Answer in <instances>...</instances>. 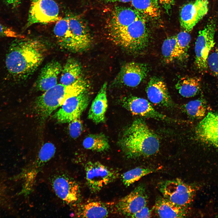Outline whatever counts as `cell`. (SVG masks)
I'll return each instance as SVG.
<instances>
[{
	"mask_svg": "<svg viewBox=\"0 0 218 218\" xmlns=\"http://www.w3.org/2000/svg\"><path fill=\"white\" fill-rule=\"evenodd\" d=\"M15 39L7 54L6 66L13 76L24 79L39 67L46 55L47 49L39 40L25 38Z\"/></svg>",
	"mask_w": 218,
	"mask_h": 218,
	"instance_id": "cell-1",
	"label": "cell"
},
{
	"mask_svg": "<svg viewBox=\"0 0 218 218\" xmlns=\"http://www.w3.org/2000/svg\"><path fill=\"white\" fill-rule=\"evenodd\" d=\"M195 133L201 141L218 147V113L209 112L197 126Z\"/></svg>",
	"mask_w": 218,
	"mask_h": 218,
	"instance_id": "cell-16",
	"label": "cell"
},
{
	"mask_svg": "<svg viewBox=\"0 0 218 218\" xmlns=\"http://www.w3.org/2000/svg\"><path fill=\"white\" fill-rule=\"evenodd\" d=\"M88 87L87 82L81 77L68 86L56 84L36 98L35 111L42 119H46L68 98L88 90Z\"/></svg>",
	"mask_w": 218,
	"mask_h": 218,
	"instance_id": "cell-5",
	"label": "cell"
},
{
	"mask_svg": "<svg viewBox=\"0 0 218 218\" xmlns=\"http://www.w3.org/2000/svg\"><path fill=\"white\" fill-rule=\"evenodd\" d=\"M59 13L58 6L53 0H31L25 27L57 22L61 18Z\"/></svg>",
	"mask_w": 218,
	"mask_h": 218,
	"instance_id": "cell-9",
	"label": "cell"
},
{
	"mask_svg": "<svg viewBox=\"0 0 218 218\" xmlns=\"http://www.w3.org/2000/svg\"><path fill=\"white\" fill-rule=\"evenodd\" d=\"M146 91L149 101L154 104L169 108L174 107L165 83L160 79L151 78Z\"/></svg>",
	"mask_w": 218,
	"mask_h": 218,
	"instance_id": "cell-17",
	"label": "cell"
},
{
	"mask_svg": "<svg viewBox=\"0 0 218 218\" xmlns=\"http://www.w3.org/2000/svg\"><path fill=\"white\" fill-rule=\"evenodd\" d=\"M208 68L212 73L218 76V48L209 54L207 59Z\"/></svg>",
	"mask_w": 218,
	"mask_h": 218,
	"instance_id": "cell-30",
	"label": "cell"
},
{
	"mask_svg": "<svg viewBox=\"0 0 218 218\" xmlns=\"http://www.w3.org/2000/svg\"><path fill=\"white\" fill-rule=\"evenodd\" d=\"M176 37L179 47L187 53L191 39L189 32L183 30L179 32Z\"/></svg>",
	"mask_w": 218,
	"mask_h": 218,
	"instance_id": "cell-29",
	"label": "cell"
},
{
	"mask_svg": "<svg viewBox=\"0 0 218 218\" xmlns=\"http://www.w3.org/2000/svg\"><path fill=\"white\" fill-rule=\"evenodd\" d=\"M131 2L134 8L146 19L159 17L160 12L158 0H132Z\"/></svg>",
	"mask_w": 218,
	"mask_h": 218,
	"instance_id": "cell-25",
	"label": "cell"
},
{
	"mask_svg": "<svg viewBox=\"0 0 218 218\" xmlns=\"http://www.w3.org/2000/svg\"><path fill=\"white\" fill-rule=\"evenodd\" d=\"M161 51L164 60L168 63L181 59L187 54L178 45L176 36L169 37L164 40Z\"/></svg>",
	"mask_w": 218,
	"mask_h": 218,
	"instance_id": "cell-21",
	"label": "cell"
},
{
	"mask_svg": "<svg viewBox=\"0 0 218 218\" xmlns=\"http://www.w3.org/2000/svg\"><path fill=\"white\" fill-rule=\"evenodd\" d=\"M148 70L146 64L135 62L125 64L116 78L118 84L130 87L137 86L146 77Z\"/></svg>",
	"mask_w": 218,
	"mask_h": 218,
	"instance_id": "cell-15",
	"label": "cell"
},
{
	"mask_svg": "<svg viewBox=\"0 0 218 218\" xmlns=\"http://www.w3.org/2000/svg\"><path fill=\"white\" fill-rule=\"evenodd\" d=\"M82 129V124L80 118L73 120L69 124V134L73 138L78 137L81 134Z\"/></svg>",
	"mask_w": 218,
	"mask_h": 218,
	"instance_id": "cell-31",
	"label": "cell"
},
{
	"mask_svg": "<svg viewBox=\"0 0 218 218\" xmlns=\"http://www.w3.org/2000/svg\"><path fill=\"white\" fill-rule=\"evenodd\" d=\"M208 0H195L183 5L180 14V23L183 30L189 32L207 13Z\"/></svg>",
	"mask_w": 218,
	"mask_h": 218,
	"instance_id": "cell-12",
	"label": "cell"
},
{
	"mask_svg": "<svg viewBox=\"0 0 218 218\" xmlns=\"http://www.w3.org/2000/svg\"><path fill=\"white\" fill-rule=\"evenodd\" d=\"M103 1L104 3H108L116 2L127 3L131 2L132 0H103Z\"/></svg>",
	"mask_w": 218,
	"mask_h": 218,
	"instance_id": "cell-36",
	"label": "cell"
},
{
	"mask_svg": "<svg viewBox=\"0 0 218 218\" xmlns=\"http://www.w3.org/2000/svg\"><path fill=\"white\" fill-rule=\"evenodd\" d=\"M45 177L51 190L59 199L70 206L76 204L80 198V186L68 169L55 164L45 171Z\"/></svg>",
	"mask_w": 218,
	"mask_h": 218,
	"instance_id": "cell-6",
	"label": "cell"
},
{
	"mask_svg": "<svg viewBox=\"0 0 218 218\" xmlns=\"http://www.w3.org/2000/svg\"><path fill=\"white\" fill-rule=\"evenodd\" d=\"M58 61H50L42 68L35 84L39 91H45L57 84L58 78L62 70Z\"/></svg>",
	"mask_w": 218,
	"mask_h": 218,
	"instance_id": "cell-18",
	"label": "cell"
},
{
	"mask_svg": "<svg viewBox=\"0 0 218 218\" xmlns=\"http://www.w3.org/2000/svg\"><path fill=\"white\" fill-rule=\"evenodd\" d=\"M119 144L125 155L133 158L152 156L157 153L160 147L157 135L139 119L125 129Z\"/></svg>",
	"mask_w": 218,
	"mask_h": 218,
	"instance_id": "cell-3",
	"label": "cell"
},
{
	"mask_svg": "<svg viewBox=\"0 0 218 218\" xmlns=\"http://www.w3.org/2000/svg\"><path fill=\"white\" fill-rule=\"evenodd\" d=\"M124 107L134 115L158 120L175 121L156 110L146 99L134 96L124 98L122 101Z\"/></svg>",
	"mask_w": 218,
	"mask_h": 218,
	"instance_id": "cell-13",
	"label": "cell"
},
{
	"mask_svg": "<svg viewBox=\"0 0 218 218\" xmlns=\"http://www.w3.org/2000/svg\"><path fill=\"white\" fill-rule=\"evenodd\" d=\"M107 83L102 85L91 104L88 118L96 124L103 122L108 107L107 95Z\"/></svg>",
	"mask_w": 218,
	"mask_h": 218,
	"instance_id": "cell-19",
	"label": "cell"
},
{
	"mask_svg": "<svg viewBox=\"0 0 218 218\" xmlns=\"http://www.w3.org/2000/svg\"><path fill=\"white\" fill-rule=\"evenodd\" d=\"M85 170L87 184L92 193L99 192L118 176L114 170L98 162H88Z\"/></svg>",
	"mask_w": 218,
	"mask_h": 218,
	"instance_id": "cell-10",
	"label": "cell"
},
{
	"mask_svg": "<svg viewBox=\"0 0 218 218\" xmlns=\"http://www.w3.org/2000/svg\"><path fill=\"white\" fill-rule=\"evenodd\" d=\"M206 104L204 99L199 98L183 104L182 108L189 117L193 119H199L205 115Z\"/></svg>",
	"mask_w": 218,
	"mask_h": 218,
	"instance_id": "cell-27",
	"label": "cell"
},
{
	"mask_svg": "<svg viewBox=\"0 0 218 218\" xmlns=\"http://www.w3.org/2000/svg\"><path fill=\"white\" fill-rule=\"evenodd\" d=\"M216 23L210 20L202 30L199 31L195 46V64L200 71L205 72L208 68L207 59L215 45Z\"/></svg>",
	"mask_w": 218,
	"mask_h": 218,
	"instance_id": "cell-8",
	"label": "cell"
},
{
	"mask_svg": "<svg viewBox=\"0 0 218 218\" xmlns=\"http://www.w3.org/2000/svg\"><path fill=\"white\" fill-rule=\"evenodd\" d=\"M158 188L164 198L185 208L191 203L196 192L193 187L178 178L162 182Z\"/></svg>",
	"mask_w": 218,
	"mask_h": 218,
	"instance_id": "cell-7",
	"label": "cell"
},
{
	"mask_svg": "<svg viewBox=\"0 0 218 218\" xmlns=\"http://www.w3.org/2000/svg\"><path fill=\"white\" fill-rule=\"evenodd\" d=\"M146 19L142 15H133L117 25L106 28L108 37L114 44L128 52L140 53L149 42Z\"/></svg>",
	"mask_w": 218,
	"mask_h": 218,
	"instance_id": "cell-2",
	"label": "cell"
},
{
	"mask_svg": "<svg viewBox=\"0 0 218 218\" xmlns=\"http://www.w3.org/2000/svg\"><path fill=\"white\" fill-rule=\"evenodd\" d=\"M0 36L15 38H25L24 36L19 34L12 28L5 26L0 22Z\"/></svg>",
	"mask_w": 218,
	"mask_h": 218,
	"instance_id": "cell-32",
	"label": "cell"
},
{
	"mask_svg": "<svg viewBox=\"0 0 218 218\" xmlns=\"http://www.w3.org/2000/svg\"><path fill=\"white\" fill-rule=\"evenodd\" d=\"M159 4L167 12L170 11L174 4L175 0H158Z\"/></svg>",
	"mask_w": 218,
	"mask_h": 218,
	"instance_id": "cell-34",
	"label": "cell"
},
{
	"mask_svg": "<svg viewBox=\"0 0 218 218\" xmlns=\"http://www.w3.org/2000/svg\"><path fill=\"white\" fill-rule=\"evenodd\" d=\"M83 146L87 149L99 152L106 151L110 147L107 138L102 133L88 135L84 139Z\"/></svg>",
	"mask_w": 218,
	"mask_h": 218,
	"instance_id": "cell-26",
	"label": "cell"
},
{
	"mask_svg": "<svg viewBox=\"0 0 218 218\" xmlns=\"http://www.w3.org/2000/svg\"><path fill=\"white\" fill-rule=\"evenodd\" d=\"M147 200L145 187L143 185H141L120 200L116 206L121 213L131 217L147 206Z\"/></svg>",
	"mask_w": 218,
	"mask_h": 218,
	"instance_id": "cell-14",
	"label": "cell"
},
{
	"mask_svg": "<svg viewBox=\"0 0 218 218\" xmlns=\"http://www.w3.org/2000/svg\"><path fill=\"white\" fill-rule=\"evenodd\" d=\"M54 32L58 45L68 51L77 52L84 51L92 43L88 25L78 15L61 18L57 21Z\"/></svg>",
	"mask_w": 218,
	"mask_h": 218,
	"instance_id": "cell-4",
	"label": "cell"
},
{
	"mask_svg": "<svg viewBox=\"0 0 218 218\" xmlns=\"http://www.w3.org/2000/svg\"><path fill=\"white\" fill-rule=\"evenodd\" d=\"M88 90L68 98L61 107L53 115L59 123H70L80 118L89 102Z\"/></svg>",
	"mask_w": 218,
	"mask_h": 218,
	"instance_id": "cell-11",
	"label": "cell"
},
{
	"mask_svg": "<svg viewBox=\"0 0 218 218\" xmlns=\"http://www.w3.org/2000/svg\"><path fill=\"white\" fill-rule=\"evenodd\" d=\"M175 88L183 97L189 98L194 96L200 90L201 79L197 77L182 78L175 85Z\"/></svg>",
	"mask_w": 218,
	"mask_h": 218,
	"instance_id": "cell-22",
	"label": "cell"
},
{
	"mask_svg": "<svg viewBox=\"0 0 218 218\" xmlns=\"http://www.w3.org/2000/svg\"><path fill=\"white\" fill-rule=\"evenodd\" d=\"M157 170V168L136 167L124 173L122 176V181L124 185L128 187L143 177L154 172Z\"/></svg>",
	"mask_w": 218,
	"mask_h": 218,
	"instance_id": "cell-28",
	"label": "cell"
},
{
	"mask_svg": "<svg viewBox=\"0 0 218 218\" xmlns=\"http://www.w3.org/2000/svg\"><path fill=\"white\" fill-rule=\"evenodd\" d=\"M81 71L80 63L74 58H68L62 68L61 84L66 86L71 84L80 77Z\"/></svg>",
	"mask_w": 218,
	"mask_h": 218,
	"instance_id": "cell-24",
	"label": "cell"
},
{
	"mask_svg": "<svg viewBox=\"0 0 218 218\" xmlns=\"http://www.w3.org/2000/svg\"><path fill=\"white\" fill-rule=\"evenodd\" d=\"M151 216V211L146 206L132 215L131 217L138 218H150Z\"/></svg>",
	"mask_w": 218,
	"mask_h": 218,
	"instance_id": "cell-33",
	"label": "cell"
},
{
	"mask_svg": "<svg viewBox=\"0 0 218 218\" xmlns=\"http://www.w3.org/2000/svg\"><path fill=\"white\" fill-rule=\"evenodd\" d=\"M154 209L161 218H184L187 214V208L180 206L161 197L156 200Z\"/></svg>",
	"mask_w": 218,
	"mask_h": 218,
	"instance_id": "cell-20",
	"label": "cell"
},
{
	"mask_svg": "<svg viewBox=\"0 0 218 218\" xmlns=\"http://www.w3.org/2000/svg\"><path fill=\"white\" fill-rule=\"evenodd\" d=\"M22 0H3L5 4L12 8H17Z\"/></svg>",
	"mask_w": 218,
	"mask_h": 218,
	"instance_id": "cell-35",
	"label": "cell"
},
{
	"mask_svg": "<svg viewBox=\"0 0 218 218\" xmlns=\"http://www.w3.org/2000/svg\"><path fill=\"white\" fill-rule=\"evenodd\" d=\"M108 213V209L104 204L98 201H92L80 206L77 215L81 217L104 218L107 217Z\"/></svg>",
	"mask_w": 218,
	"mask_h": 218,
	"instance_id": "cell-23",
	"label": "cell"
}]
</instances>
